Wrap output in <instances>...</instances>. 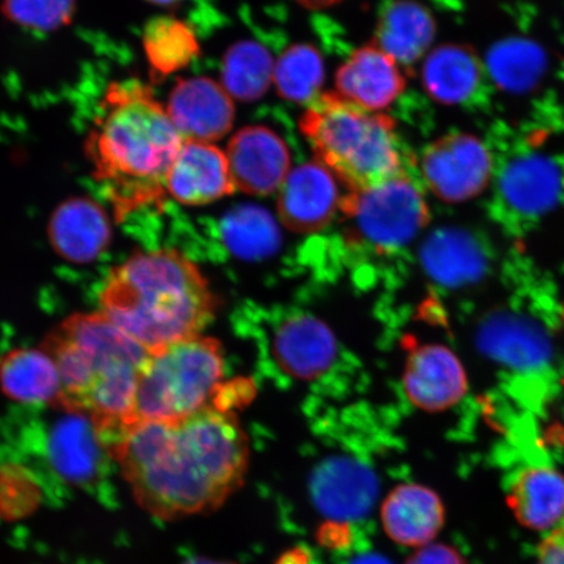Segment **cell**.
<instances>
[{
    "label": "cell",
    "instance_id": "ba28073f",
    "mask_svg": "<svg viewBox=\"0 0 564 564\" xmlns=\"http://www.w3.org/2000/svg\"><path fill=\"white\" fill-rule=\"evenodd\" d=\"M564 200V158L550 153L518 154L499 169L496 206L513 230L541 220Z\"/></svg>",
    "mask_w": 564,
    "mask_h": 564
},
{
    "label": "cell",
    "instance_id": "2e32d148",
    "mask_svg": "<svg viewBox=\"0 0 564 564\" xmlns=\"http://www.w3.org/2000/svg\"><path fill=\"white\" fill-rule=\"evenodd\" d=\"M48 241L66 262H95L111 243V223L90 197H70L55 208L47 227Z\"/></svg>",
    "mask_w": 564,
    "mask_h": 564
},
{
    "label": "cell",
    "instance_id": "f1b7e54d",
    "mask_svg": "<svg viewBox=\"0 0 564 564\" xmlns=\"http://www.w3.org/2000/svg\"><path fill=\"white\" fill-rule=\"evenodd\" d=\"M223 238L231 252L242 258L271 253L280 242V232L270 212L258 206H241L223 218Z\"/></svg>",
    "mask_w": 564,
    "mask_h": 564
},
{
    "label": "cell",
    "instance_id": "44dd1931",
    "mask_svg": "<svg viewBox=\"0 0 564 564\" xmlns=\"http://www.w3.org/2000/svg\"><path fill=\"white\" fill-rule=\"evenodd\" d=\"M274 352L281 368L293 377L312 379L333 365L336 341L326 324L315 317H292L279 328Z\"/></svg>",
    "mask_w": 564,
    "mask_h": 564
},
{
    "label": "cell",
    "instance_id": "277c9868",
    "mask_svg": "<svg viewBox=\"0 0 564 564\" xmlns=\"http://www.w3.org/2000/svg\"><path fill=\"white\" fill-rule=\"evenodd\" d=\"M41 349L59 371L55 408L89 419L100 443L126 429L150 351L101 313L68 316L45 337Z\"/></svg>",
    "mask_w": 564,
    "mask_h": 564
},
{
    "label": "cell",
    "instance_id": "5b68a950",
    "mask_svg": "<svg viewBox=\"0 0 564 564\" xmlns=\"http://www.w3.org/2000/svg\"><path fill=\"white\" fill-rule=\"evenodd\" d=\"M300 129L316 161L328 167L348 192L404 172L393 119L358 108L336 91L321 95L310 104Z\"/></svg>",
    "mask_w": 564,
    "mask_h": 564
},
{
    "label": "cell",
    "instance_id": "1f68e13d",
    "mask_svg": "<svg viewBox=\"0 0 564 564\" xmlns=\"http://www.w3.org/2000/svg\"><path fill=\"white\" fill-rule=\"evenodd\" d=\"M77 0H3L0 11L11 23L37 32H53L73 21Z\"/></svg>",
    "mask_w": 564,
    "mask_h": 564
},
{
    "label": "cell",
    "instance_id": "9a60e30c",
    "mask_svg": "<svg viewBox=\"0 0 564 564\" xmlns=\"http://www.w3.org/2000/svg\"><path fill=\"white\" fill-rule=\"evenodd\" d=\"M336 94L365 110L378 112L403 95V67L376 44L357 48L337 69Z\"/></svg>",
    "mask_w": 564,
    "mask_h": 564
},
{
    "label": "cell",
    "instance_id": "8fae6325",
    "mask_svg": "<svg viewBox=\"0 0 564 564\" xmlns=\"http://www.w3.org/2000/svg\"><path fill=\"white\" fill-rule=\"evenodd\" d=\"M227 156L237 189L249 195L279 192L292 172L291 151L284 139L265 126H247L236 132Z\"/></svg>",
    "mask_w": 564,
    "mask_h": 564
},
{
    "label": "cell",
    "instance_id": "d6986e66",
    "mask_svg": "<svg viewBox=\"0 0 564 564\" xmlns=\"http://www.w3.org/2000/svg\"><path fill=\"white\" fill-rule=\"evenodd\" d=\"M436 34L432 11L417 0H391L380 12L372 44L411 68L425 58Z\"/></svg>",
    "mask_w": 564,
    "mask_h": 564
},
{
    "label": "cell",
    "instance_id": "9c48e42d",
    "mask_svg": "<svg viewBox=\"0 0 564 564\" xmlns=\"http://www.w3.org/2000/svg\"><path fill=\"white\" fill-rule=\"evenodd\" d=\"M421 172L430 192L441 200L464 203L489 187L494 161L481 139L470 133L451 132L423 151Z\"/></svg>",
    "mask_w": 564,
    "mask_h": 564
},
{
    "label": "cell",
    "instance_id": "7c38bea8",
    "mask_svg": "<svg viewBox=\"0 0 564 564\" xmlns=\"http://www.w3.org/2000/svg\"><path fill=\"white\" fill-rule=\"evenodd\" d=\"M166 110L183 139L206 143L227 137L236 119L228 91L204 76L178 80L169 95Z\"/></svg>",
    "mask_w": 564,
    "mask_h": 564
},
{
    "label": "cell",
    "instance_id": "7a4b0ae2",
    "mask_svg": "<svg viewBox=\"0 0 564 564\" xmlns=\"http://www.w3.org/2000/svg\"><path fill=\"white\" fill-rule=\"evenodd\" d=\"M183 141L150 86L139 79L109 84L84 153L118 221L164 203L167 174Z\"/></svg>",
    "mask_w": 564,
    "mask_h": 564
},
{
    "label": "cell",
    "instance_id": "5bb4252c",
    "mask_svg": "<svg viewBox=\"0 0 564 564\" xmlns=\"http://www.w3.org/2000/svg\"><path fill=\"white\" fill-rule=\"evenodd\" d=\"M404 390L412 404L423 411H446L467 393V373L460 359L444 345H419L406 358Z\"/></svg>",
    "mask_w": 564,
    "mask_h": 564
},
{
    "label": "cell",
    "instance_id": "f546056e",
    "mask_svg": "<svg viewBox=\"0 0 564 564\" xmlns=\"http://www.w3.org/2000/svg\"><path fill=\"white\" fill-rule=\"evenodd\" d=\"M490 76L509 89H527L541 77L544 55L529 42L509 41L496 45L488 56Z\"/></svg>",
    "mask_w": 564,
    "mask_h": 564
},
{
    "label": "cell",
    "instance_id": "d6a6232c",
    "mask_svg": "<svg viewBox=\"0 0 564 564\" xmlns=\"http://www.w3.org/2000/svg\"><path fill=\"white\" fill-rule=\"evenodd\" d=\"M404 564H467V561L456 547L433 542L415 549Z\"/></svg>",
    "mask_w": 564,
    "mask_h": 564
},
{
    "label": "cell",
    "instance_id": "484cf974",
    "mask_svg": "<svg viewBox=\"0 0 564 564\" xmlns=\"http://www.w3.org/2000/svg\"><path fill=\"white\" fill-rule=\"evenodd\" d=\"M100 449L104 448L94 423L76 414H68L56 423L48 442L54 468L70 481H84L94 476Z\"/></svg>",
    "mask_w": 564,
    "mask_h": 564
},
{
    "label": "cell",
    "instance_id": "4316f807",
    "mask_svg": "<svg viewBox=\"0 0 564 564\" xmlns=\"http://www.w3.org/2000/svg\"><path fill=\"white\" fill-rule=\"evenodd\" d=\"M274 63L259 42H236L223 58L221 86L238 101H257L273 84Z\"/></svg>",
    "mask_w": 564,
    "mask_h": 564
},
{
    "label": "cell",
    "instance_id": "7402d4cb",
    "mask_svg": "<svg viewBox=\"0 0 564 564\" xmlns=\"http://www.w3.org/2000/svg\"><path fill=\"white\" fill-rule=\"evenodd\" d=\"M56 364L44 349L18 348L0 358V390L19 403H48L61 394Z\"/></svg>",
    "mask_w": 564,
    "mask_h": 564
},
{
    "label": "cell",
    "instance_id": "30bf717a",
    "mask_svg": "<svg viewBox=\"0 0 564 564\" xmlns=\"http://www.w3.org/2000/svg\"><path fill=\"white\" fill-rule=\"evenodd\" d=\"M343 183L319 161L306 162L279 189L278 214L284 227L300 235L327 228L341 212Z\"/></svg>",
    "mask_w": 564,
    "mask_h": 564
},
{
    "label": "cell",
    "instance_id": "cb8c5ba5",
    "mask_svg": "<svg viewBox=\"0 0 564 564\" xmlns=\"http://www.w3.org/2000/svg\"><path fill=\"white\" fill-rule=\"evenodd\" d=\"M481 344L494 358L520 370L540 368L550 355L541 328L517 315L494 317L482 330Z\"/></svg>",
    "mask_w": 564,
    "mask_h": 564
},
{
    "label": "cell",
    "instance_id": "d4e9b609",
    "mask_svg": "<svg viewBox=\"0 0 564 564\" xmlns=\"http://www.w3.org/2000/svg\"><path fill=\"white\" fill-rule=\"evenodd\" d=\"M143 47L154 80L178 73L200 54L195 32L185 21L173 17H158L148 21Z\"/></svg>",
    "mask_w": 564,
    "mask_h": 564
},
{
    "label": "cell",
    "instance_id": "83f0119b",
    "mask_svg": "<svg viewBox=\"0 0 564 564\" xmlns=\"http://www.w3.org/2000/svg\"><path fill=\"white\" fill-rule=\"evenodd\" d=\"M324 77L323 56L312 44L289 46L274 63L273 86L286 101L313 102L319 97Z\"/></svg>",
    "mask_w": 564,
    "mask_h": 564
},
{
    "label": "cell",
    "instance_id": "f35d334b",
    "mask_svg": "<svg viewBox=\"0 0 564 564\" xmlns=\"http://www.w3.org/2000/svg\"><path fill=\"white\" fill-rule=\"evenodd\" d=\"M145 2H150L156 6H173L182 2V0H145Z\"/></svg>",
    "mask_w": 564,
    "mask_h": 564
},
{
    "label": "cell",
    "instance_id": "4fadbf2b",
    "mask_svg": "<svg viewBox=\"0 0 564 564\" xmlns=\"http://www.w3.org/2000/svg\"><path fill=\"white\" fill-rule=\"evenodd\" d=\"M227 152L185 140L167 174L166 192L185 206H207L236 193Z\"/></svg>",
    "mask_w": 564,
    "mask_h": 564
},
{
    "label": "cell",
    "instance_id": "ffe728a7",
    "mask_svg": "<svg viewBox=\"0 0 564 564\" xmlns=\"http://www.w3.org/2000/svg\"><path fill=\"white\" fill-rule=\"evenodd\" d=\"M507 505L520 525L546 531L564 519V476L546 465L523 468L512 479Z\"/></svg>",
    "mask_w": 564,
    "mask_h": 564
},
{
    "label": "cell",
    "instance_id": "74e56055",
    "mask_svg": "<svg viewBox=\"0 0 564 564\" xmlns=\"http://www.w3.org/2000/svg\"><path fill=\"white\" fill-rule=\"evenodd\" d=\"M183 564H238L229 561L207 558V556H194V558L186 561Z\"/></svg>",
    "mask_w": 564,
    "mask_h": 564
},
{
    "label": "cell",
    "instance_id": "ac0fdd59",
    "mask_svg": "<svg viewBox=\"0 0 564 564\" xmlns=\"http://www.w3.org/2000/svg\"><path fill=\"white\" fill-rule=\"evenodd\" d=\"M421 82L427 95L444 106L470 105L485 95L486 68L474 47L443 44L423 59Z\"/></svg>",
    "mask_w": 564,
    "mask_h": 564
},
{
    "label": "cell",
    "instance_id": "e575fe53",
    "mask_svg": "<svg viewBox=\"0 0 564 564\" xmlns=\"http://www.w3.org/2000/svg\"><path fill=\"white\" fill-rule=\"evenodd\" d=\"M274 564H314V558L307 547L294 546L282 553Z\"/></svg>",
    "mask_w": 564,
    "mask_h": 564
},
{
    "label": "cell",
    "instance_id": "8992f818",
    "mask_svg": "<svg viewBox=\"0 0 564 564\" xmlns=\"http://www.w3.org/2000/svg\"><path fill=\"white\" fill-rule=\"evenodd\" d=\"M224 352L214 337L195 336L150 351L141 366L126 427L140 422L178 421L220 398Z\"/></svg>",
    "mask_w": 564,
    "mask_h": 564
},
{
    "label": "cell",
    "instance_id": "6da1fadb",
    "mask_svg": "<svg viewBox=\"0 0 564 564\" xmlns=\"http://www.w3.org/2000/svg\"><path fill=\"white\" fill-rule=\"evenodd\" d=\"M141 510L164 521L215 512L242 488L250 444L216 404L178 421L140 422L102 444Z\"/></svg>",
    "mask_w": 564,
    "mask_h": 564
},
{
    "label": "cell",
    "instance_id": "4dcf8cb0",
    "mask_svg": "<svg viewBox=\"0 0 564 564\" xmlns=\"http://www.w3.org/2000/svg\"><path fill=\"white\" fill-rule=\"evenodd\" d=\"M426 250L433 262H441L449 280H470L484 270V256L475 238L463 230H443L430 239Z\"/></svg>",
    "mask_w": 564,
    "mask_h": 564
},
{
    "label": "cell",
    "instance_id": "603a6c76",
    "mask_svg": "<svg viewBox=\"0 0 564 564\" xmlns=\"http://www.w3.org/2000/svg\"><path fill=\"white\" fill-rule=\"evenodd\" d=\"M312 491L315 506L322 513L343 521L361 518L371 509L376 482L357 465L334 463L317 471Z\"/></svg>",
    "mask_w": 564,
    "mask_h": 564
},
{
    "label": "cell",
    "instance_id": "d590c367",
    "mask_svg": "<svg viewBox=\"0 0 564 564\" xmlns=\"http://www.w3.org/2000/svg\"><path fill=\"white\" fill-rule=\"evenodd\" d=\"M297 2L307 10L319 11L329 9L341 2V0H297Z\"/></svg>",
    "mask_w": 564,
    "mask_h": 564
},
{
    "label": "cell",
    "instance_id": "e0dca14e",
    "mask_svg": "<svg viewBox=\"0 0 564 564\" xmlns=\"http://www.w3.org/2000/svg\"><path fill=\"white\" fill-rule=\"evenodd\" d=\"M380 521L394 544L420 549L438 538L446 524V507L440 494L427 486L401 484L380 506Z\"/></svg>",
    "mask_w": 564,
    "mask_h": 564
},
{
    "label": "cell",
    "instance_id": "3957f363",
    "mask_svg": "<svg viewBox=\"0 0 564 564\" xmlns=\"http://www.w3.org/2000/svg\"><path fill=\"white\" fill-rule=\"evenodd\" d=\"M101 314L148 351L202 335L218 300L192 260L178 250L133 253L109 273Z\"/></svg>",
    "mask_w": 564,
    "mask_h": 564
},
{
    "label": "cell",
    "instance_id": "8d00e7d4",
    "mask_svg": "<svg viewBox=\"0 0 564 564\" xmlns=\"http://www.w3.org/2000/svg\"><path fill=\"white\" fill-rule=\"evenodd\" d=\"M349 564H391L388 562L383 556L376 555V554H366L362 556H358L355 561L350 562Z\"/></svg>",
    "mask_w": 564,
    "mask_h": 564
},
{
    "label": "cell",
    "instance_id": "52a82bcc",
    "mask_svg": "<svg viewBox=\"0 0 564 564\" xmlns=\"http://www.w3.org/2000/svg\"><path fill=\"white\" fill-rule=\"evenodd\" d=\"M341 214L357 236L377 250L392 251L413 241L430 223L425 196L405 171L377 185L344 195Z\"/></svg>",
    "mask_w": 564,
    "mask_h": 564
},
{
    "label": "cell",
    "instance_id": "836d02e7",
    "mask_svg": "<svg viewBox=\"0 0 564 564\" xmlns=\"http://www.w3.org/2000/svg\"><path fill=\"white\" fill-rule=\"evenodd\" d=\"M538 564H564V521L541 542Z\"/></svg>",
    "mask_w": 564,
    "mask_h": 564
}]
</instances>
